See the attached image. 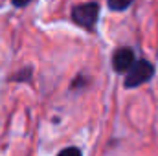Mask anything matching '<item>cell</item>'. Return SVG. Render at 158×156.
<instances>
[{
	"label": "cell",
	"instance_id": "1",
	"mask_svg": "<svg viewBox=\"0 0 158 156\" xmlns=\"http://www.w3.org/2000/svg\"><path fill=\"white\" fill-rule=\"evenodd\" d=\"M98 18H99V6L96 2L77 4L76 7H72V20L85 30H94Z\"/></svg>",
	"mask_w": 158,
	"mask_h": 156
},
{
	"label": "cell",
	"instance_id": "2",
	"mask_svg": "<svg viewBox=\"0 0 158 156\" xmlns=\"http://www.w3.org/2000/svg\"><path fill=\"white\" fill-rule=\"evenodd\" d=\"M155 76V66L145 61V59H140L132 64V68L127 72L125 76V86L127 88H136L143 83H147L149 79Z\"/></svg>",
	"mask_w": 158,
	"mask_h": 156
},
{
	"label": "cell",
	"instance_id": "3",
	"mask_svg": "<svg viewBox=\"0 0 158 156\" xmlns=\"http://www.w3.org/2000/svg\"><path fill=\"white\" fill-rule=\"evenodd\" d=\"M134 63H136V59H134V51L131 48H118L112 55V68L118 74H127Z\"/></svg>",
	"mask_w": 158,
	"mask_h": 156
},
{
	"label": "cell",
	"instance_id": "4",
	"mask_svg": "<svg viewBox=\"0 0 158 156\" xmlns=\"http://www.w3.org/2000/svg\"><path fill=\"white\" fill-rule=\"evenodd\" d=\"M107 4L112 11H123L132 4V0H107Z\"/></svg>",
	"mask_w": 158,
	"mask_h": 156
},
{
	"label": "cell",
	"instance_id": "5",
	"mask_svg": "<svg viewBox=\"0 0 158 156\" xmlns=\"http://www.w3.org/2000/svg\"><path fill=\"white\" fill-rule=\"evenodd\" d=\"M31 77V70L30 68H24V70H20L19 74H15L11 81H17V83H20V81H28V79Z\"/></svg>",
	"mask_w": 158,
	"mask_h": 156
},
{
	"label": "cell",
	"instance_id": "6",
	"mask_svg": "<svg viewBox=\"0 0 158 156\" xmlns=\"http://www.w3.org/2000/svg\"><path fill=\"white\" fill-rule=\"evenodd\" d=\"M57 156H83V154H81V151H79L77 147H66V149H63Z\"/></svg>",
	"mask_w": 158,
	"mask_h": 156
},
{
	"label": "cell",
	"instance_id": "7",
	"mask_svg": "<svg viewBox=\"0 0 158 156\" xmlns=\"http://www.w3.org/2000/svg\"><path fill=\"white\" fill-rule=\"evenodd\" d=\"M31 0H11V4L15 6V7H24V6H28Z\"/></svg>",
	"mask_w": 158,
	"mask_h": 156
},
{
	"label": "cell",
	"instance_id": "8",
	"mask_svg": "<svg viewBox=\"0 0 158 156\" xmlns=\"http://www.w3.org/2000/svg\"><path fill=\"white\" fill-rule=\"evenodd\" d=\"M76 81H77V83H72V88H77V86H81V84H85V79L83 77H77Z\"/></svg>",
	"mask_w": 158,
	"mask_h": 156
}]
</instances>
